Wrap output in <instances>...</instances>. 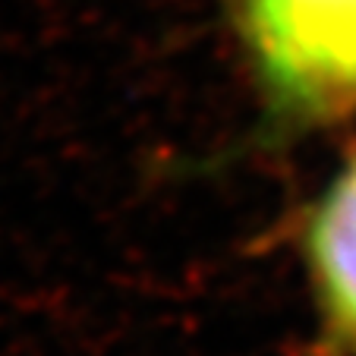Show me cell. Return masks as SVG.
I'll return each mask as SVG.
<instances>
[{
  "label": "cell",
  "mask_w": 356,
  "mask_h": 356,
  "mask_svg": "<svg viewBox=\"0 0 356 356\" xmlns=\"http://www.w3.org/2000/svg\"><path fill=\"white\" fill-rule=\"evenodd\" d=\"M306 262L331 341L356 353V158L312 209Z\"/></svg>",
  "instance_id": "7a4b0ae2"
},
{
  "label": "cell",
  "mask_w": 356,
  "mask_h": 356,
  "mask_svg": "<svg viewBox=\"0 0 356 356\" xmlns=\"http://www.w3.org/2000/svg\"><path fill=\"white\" fill-rule=\"evenodd\" d=\"M271 111L293 123L356 111V0H227Z\"/></svg>",
  "instance_id": "6da1fadb"
}]
</instances>
